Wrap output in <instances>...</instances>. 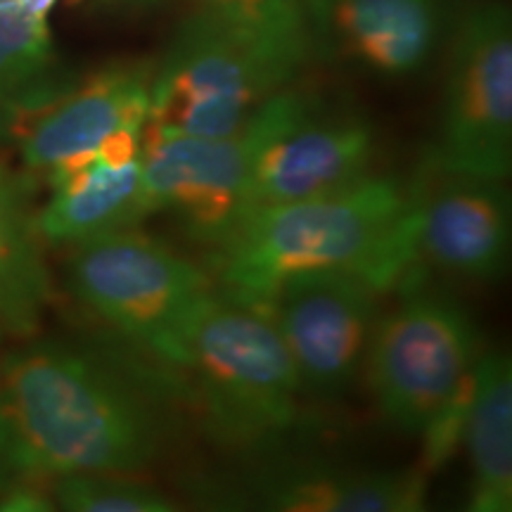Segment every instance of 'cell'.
<instances>
[{
    "mask_svg": "<svg viewBox=\"0 0 512 512\" xmlns=\"http://www.w3.org/2000/svg\"><path fill=\"white\" fill-rule=\"evenodd\" d=\"M155 64H107L43 107L19 133V152L36 174H60L95 157L114 133L138 128L150 117Z\"/></svg>",
    "mask_w": 512,
    "mask_h": 512,
    "instance_id": "cell-14",
    "label": "cell"
},
{
    "mask_svg": "<svg viewBox=\"0 0 512 512\" xmlns=\"http://www.w3.org/2000/svg\"><path fill=\"white\" fill-rule=\"evenodd\" d=\"M0 332H3V330H0Z\"/></svg>",
    "mask_w": 512,
    "mask_h": 512,
    "instance_id": "cell-25",
    "label": "cell"
},
{
    "mask_svg": "<svg viewBox=\"0 0 512 512\" xmlns=\"http://www.w3.org/2000/svg\"><path fill=\"white\" fill-rule=\"evenodd\" d=\"M252 131L226 138L169 133L145 124L140 164L155 211L171 214L192 242L216 247L247 211Z\"/></svg>",
    "mask_w": 512,
    "mask_h": 512,
    "instance_id": "cell-12",
    "label": "cell"
},
{
    "mask_svg": "<svg viewBox=\"0 0 512 512\" xmlns=\"http://www.w3.org/2000/svg\"><path fill=\"white\" fill-rule=\"evenodd\" d=\"M0 512H57V505L41 486H15L0 494Z\"/></svg>",
    "mask_w": 512,
    "mask_h": 512,
    "instance_id": "cell-21",
    "label": "cell"
},
{
    "mask_svg": "<svg viewBox=\"0 0 512 512\" xmlns=\"http://www.w3.org/2000/svg\"><path fill=\"white\" fill-rule=\"evenodd\" d=\"M72 83L60 72L48 19L0 5V136L17 138Z\"/></svg>",
    "mask_w": 512,
    "mask_h": 512,
    "instance_id": "cell-18",
    "label": "cell"
},
{
    "mask_svg": "<svg viewBox=\"0 0 512 512\" xmlns=\"http://www.w3.org/2000/svg\"><path fill=\"white\" fill-rule=\"evenodd\" d=\"M302 69L294 57L197 8L155 64L147 124L183 136H233Z\"/></svg>",
    "mask_w": 512,
    "mask_h": 512,
    "instance_id": "cell-4",
    "label": "cell"
},
{
    "mask_svg": "<svg viewBox=\"0 0 512 512\" xmlns=\"http://www.w3.org/2000/svg\"><path fill=\"white\" fill-rule=\"evenodd\" d=\"M463 446L472 467L465 512H512V366L501 349H482L475 363Z\"/></svg>",
    "mask_w": 512,
    "mask_h": 512,
    "instance_id": "cell-17",
    "label": "cell"
},
{
    "mask_svg": "<svg viewBox=\"0 0 512 512\" xmlns=\"http://www.w3.org/2000/svg\"><path fill=\"white\" fill-rule=\"evenodd\" d=\"M204 268L223 297L261 313L285 280L304 273L347 271L382 294L403 290L425 273L415 259L411 185L370 174L330 195L247 211L207 249Z\"/></svg>",
    "mask_w": 512,
    "mask_h": 512,
    "instance_id": "cell-2",
    "label": "cell"
},
{
    "mask_svg": "<svg viewBox=\"0 0 512 512\" xmlns=\"http://www.w3.org/2000/svg\"><path fill=\"white\" fill-rule=\"evenodd\" d=\"M15 3L24 12H29V15H34L38 19H48L50 10L57 5V0H15Z\"/></svg>",
    "mask_w": 512,
    "mask_h": 512,
    "instance_id": "cell-23",
    "label": "cell"
},
{
    "mask_svg": "<svg viewBox=\"0 0 512 512\" xmlns=\"http://www.w3.org/2000/svg\"><path fill=\"white\" fill-rule=\"evenodd\" d=\"M313 55L382 79H408L444 55L451 0H302Z\"/></svg>",
    "mask_w": 512,
    "mask_h": 512,
    "instance_id": "cell-13",
    "label": "cell"
},
{
    "mask_svg": "<svg viewBox=\"0 0 512 512\" xmlns=\"http://www.w3.org/2000/svg\"><path fill=\"white\" fill-rule=\"evenodd\" d=\"M482 349L458 299L427 290L425 278L403 287L401 302L377 320L363 366L384 422L422 437L463 392Z\"/></svg>",
    "mask_w": 512,
    "mask_h": 512,
    "instance_id": "cell-6",
    "label": "cell"
},
{
    "mask_svg": "<svg viewBox=\"0 0 512 512\" xmlns=\"http://www.w3.org/2000/svg\"><path fill=\"white\" fill-rule=\"evenodd\" d=\"M102 3H117V5H147V3H159V0H102Z\"/></svg>",
    "mask_w": 512,
    "mask_h": 512,
    "instance_id": "cell-24",
    "label": "cell"
},
{
    "mask_svg": "<svg viewBox=\"0 0 512 512\" xmlns=\"http://www.w3.org/2000/svg\"><path fill=\"white\" fill-rule=\"evenodd\" d=\"M48 183V202L36 209V228L46 245L74 247L138 228L157 214L140 159L114 166L93 157L74 169L48 176Z\"/></svg>",
    "mask_w": 512,
    "mask_h": 512,
    "instance_id": "cell-15",
    "label": "cell"
},
{
    "mask_svg": "<svg viewBox=\"0 0 512 512\" xmlns=\"http://www.w3.org/2000/svg\"><path fill=\"white\" fill-rule=\"evenodd\" d=\"M415 259L467 283H491L508 268L512 242L510 192L503 178L465 174L422 157L408 178Z\"/></svg>",
    "mask_w": 512,
    "mask_h": 512,
    "instance_id": "cell-11",
    "label": "cell"
},
{
    "mask_svg": "<svg viewBox=\"0 0 512 512\" xmlns=\"http://www.w3.org/2000/svg\"><path fill=\"white\" fill-rule=\"evenodd\" d=\"M62 512H183L162 491L124 475L64 477L53 482Z\"/></svg>",
    "mask_w": 512,
    "mask_h": 512,
    "instance_id": "cell-20",
    "label": "cell"
},
{
    "mask_svg": "<svg viewBox=\"0 0 512 512\" xmlns=\"http://www.w3.org/2000/svg\"><path fill=\"white\" fill-rule=\"evenodd\" d=\"M169 370L185 375L202 434L228 460L287 451L304 430L311 399L283 339L219 290L183 320Z\"/></svg>",
    "mask_w": 512,
    "mask_h": 512,
    "instance_id": "cell-3",
    "label": "cell"
},
{
    "mask_svg": "<svg viewBox=\"0 0 512 512\" xmlns=\"http://www.w3.org/2000/svg\"><path fill=\"white\" fill-rule=\"evenodd\" d=\"M249 131L247 211L330 195L375 174L377 133L370 119L294 83L256 110Z\"/></svg>",
    "mask_w": 512,
    "mask_h": 512,
    "instance_id": "cell-7",
    "label": "cell"
},
{
    "mask_svg": "<svg viewBox=\"0 0 512 512\" xmlns=\"http://www.w3.org/2000/svg\"><path fill=\"white\" fill-rule=\"evenodd\" d=\"M157 387L98 351L43 339L0 363V494L64 477H133L162 456Z\"/></svg>",
    "mask_w": 512,
    "mask_h": 512,
    "instance_id": "cell-1",
    "label": "cell"
},
{
    "mask_svg": "<svg viewBox=\"0 0 512 512\" xmlns=\"http://www.w3.org/2000/svg\"><path fill=\"white\" fill-rule=\"evenodd\" d=\"M411 475L287 448L190 472L183 494L192 512H396Z\"/></svg>",
    "mask_w": 512,
    "mask_h": 512,
    "instance_id": "cell-9",
    "label": "cell"
},
{
    "mask_svg": "<svg viewBox=\"0 0 512 512\" xmlns=\"http://www.w3.org/2000/svg\"><path fill=\"white\" fill-rule=\"evenodd\" d=\"M53 292L31 185L0 162V330L15 337L34 335Z\"/></svg>",
    "mask_w": 512,
    "mask_h": 512,
    "instance_id": "cell-16",
    "label": "cell"
},
{
    "mask_svg": "<svg viewBox=\"0 0 512 512\" xmlns=\"http://www.w3.org/2000/svg\"><path fill=\"white\" fill-rule=\"evenodd\" d=\"M437 140L427 157L508 181L512 169V15L503 0L460 10L448 36Z\"/></svg>",
    "mask_w": 512,
    "mask_h": 512,
    "instance_id": "cell-8",
    "label": "cell"
},
{
    "mask_svg": "<svg viewBox=\"0 0 512 512\" xmlns=\"http://www.w3.org/2000/svg\"><path fill=\"white\" fill-rule=\"evenodd\" d=\"M382 297L368 278L347 271L294 275L273 292L264 313L309 399H335L358 380Z\"/></svg>",
    "mask_w": 512,
    "mask_h": 512,
    "instance_id": "cell-10",
    "label": "cell"
},
{
    "mask_svg": "<svg viewBox=\"0 0 512 512\" xmlns=\"http://www.w3.org/2000/svg\"><path fill=\"white\" fill-rule=\"evenodd\" d=\"M67 283L83 309L164 370L183 320L216 290L207 268L140 228L69 247Z\"/></svg>",
    "mask_w": 512,
    "mask_h": 512,
    "instance_id": "cell-5",
    "label": "cell"
},
{
    "mask_svg": "<svg viewBox=\"0 0 512 512\" xmlns=\"http://www.w3.org/2000/svg\"><path fill=\"white\" fill-rule=\"evenodd\" d=\"M425 484H427L425 472L413 470L411 482H408L406 491H403V498H401V503H399V508H396V512H427V508H425Z\"/></svg>",
    "mask_w": 512,
    "mask_h": 512,
    "instance_id": "cell-22",
    "label": "cell"
},
{
    "mask_svg": "<svg viewBox=\"0 0 512 512\" xmlns=\"http://www.w3.org/2000/svg\"><path fill=\"white\" fill-rule=\"evenodd\" d=\"M197 8L306 64L313 57L302 0H195Z\"/></svg>",
    "mask_w": 512,
    "mask_h": 512,
    "instance_id": "cell-19",
    "label": "cell"
}]
</instances>
